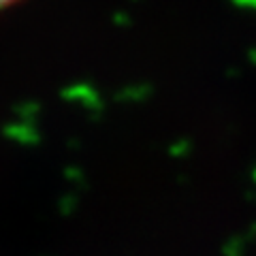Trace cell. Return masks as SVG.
I'll use <instances>...</instances> for the list:
<instances>
[{
    "label": "cell",
    "mask_w": 256,
    "mask_h": 256,
    "mask_svg": "<svg viewBox=\"0 0 256 256\" xmlns=\"http://www.w3.org/2000/svg\"><path fill=\"white\" fill-rule=\"evenodd\" d=\"M20 0H0V11L2 9H9V6H13V4H18Z\"/></svg>",
    "instance_id": "cell-1"
}]
</instances>
